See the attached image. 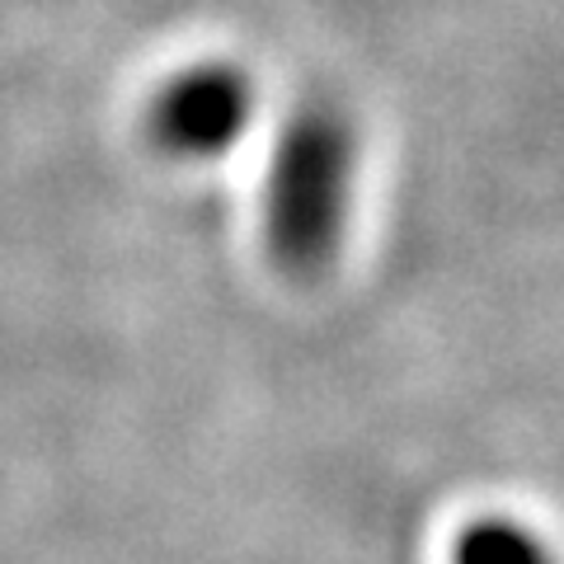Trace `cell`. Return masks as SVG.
I'll return each instance as SVG.
<instances>
[{
	"label": "cell",
	"instance_id": "1",
	"mask_svg": "<svg viewBox=\"0 0 564 564\" xmlns=\"http://www.w3.org/2000/svg\"><path fill=\"white\" fill-rule=\"evenodd\" d=\"M352 161L358 141L334 104H306L288 118L263 188V240L292 278L325 273L339 250L352 198Z\"/></svg>",
	"mask_w": 564,
	"mask_h": 564
},
{
	"label": "cell",
	"instance_id": "2",
	"mask_svg": "<svg viewBox=\"0 0 564 564\" xmlns=\"http://www.w3.org/2000/svg\"><path fill=\"white\" fill-rule=\"evenodd\" d=\"M254 113V85L240 66L203 62L180 70L155 90L147 109V132L165 155L212 161L231 151Z\"/></svg>",
	"mask_w": 564,
	"mask_h": 564
},
{
	"label": "cell",
	"instance_id": "3",
	"mask_svg": "<svg viewBox=\"0 0 564 564\" xmlns=\"http://www.w3.org/2000/svg\"><path fill=\"white\" fill-rule=\"evenodd\" d=\"M452 564H551L545 545L527 532V527L494 518V522H470L452 551Z\"/></svg>",
	"mask_w": 564,
	"mask_h": 564
}]
</instances>
